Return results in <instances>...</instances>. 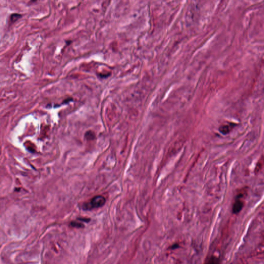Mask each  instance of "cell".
Listing matches in <instances>:
<instances>
[{
  "mask_svg": "<svg viewBox=\"0 0 264 264\" xmlns=\"http://www.w3.org/2000/svg\"><path fill=\"white\" fill-rule=\"evenodd\" d=\"M105 198L102 196L99 195L91 199L90 202L84 203L82 208L84 210L90 211L94 208L102 207L105 204Z\"/></svg>",
  "mask_w": 264,
  "mask_h": 264,
  "instance_id": "obj_1",
  "label": "cell"
},
{
  "mask_svg": "<svg viewBox=\"0 0 264 264\" xmlns=\"http://www.w3.org/2000/svg\"><path fill=\"white\" fill-rule=\"evenodd\" d=\"M241 195H239L233 204L232 211L234 214L239 213L242 210V208L244 207V202L241 200Z\"/></svg>",
  "mask_w": 264,
  "mask_h": 264,
  "instance_id": "obj_2",
  "label": "cell"
},
{
  "mask_svg": "<svg viewBox=\"0 0 264 264\" xmlns=\"http://www.w3.org/2000/svg\"><path fill=\"white\" fill-rule=\"evenodd\" d=\"M235 126V124L231 123V124H226V125L221 126L220 128H219V131L221 133L223 134L226 135L231 131L232 129H233Z\"/></svg>",
  "mask_w": 264,
  "mask_h": 264,
  "instance_id": "obj_3",
  "label": "cell"
},
{
  "mask_svg": "<svg viewBox=\"0 0 264 264\" xmlns=\"http://www.w3.org/2000/svg\"><path fill=\"white\" fill-rule=\"evenodd\" d=\"M21 18H22V15L21 14H17V13H14L11 15L10 17V21L11 23H14L17 22L19 19H20Z\"/></svg>",
  "mask_w": 264,
  "mask_h": 264,
  "instance_id": "obj_4",
  "label": "cell"
},
{
  "mask_svg": "<svg viewBox=\"0 0 264 264\" xmlns=\"http://www.w3.org/2000/svg\"><path fill=\"white\" fill-rule=\"evenodd\" d=\"M70 224L72 226H73L74 228H84L85 226L83 223H80V222H77V221H72Z\"/></svg>",
  "mask_w": 264,
  "mask_h": 264,
  "instance_id": "obj_5",
  "label": "cell"
},
{
  "mask_svg": "<svg viewBox=\"0 0 264 264\" xmlns=\"http://www.w3.org/2000/svg\"><path fill=\"white\" fill-rule=\"evenodd\" d=\"M78 220H79L82 221H84V222H90V219L89 218H78Z\"/></svg>",
  "mask_w": 264,
  "mask_h": 264,
  "instance_id": "obj_6",
  "label": "cell"
},
{
  "mask_svg": "<svg viewBox=\"0 0 264 264\" xmlns=\"http://www.w3.org/2000/svg\"><path fill=\"white\" fill-rule=\"evenodd\" d=\"M37 1V0H31V1L32 2H36Z\"/></svg>",
  "mask_w": 264,
  "mask_h": 264,
  "instance_id": "obj_7",
  "label": "cell"
}]
</instances>
